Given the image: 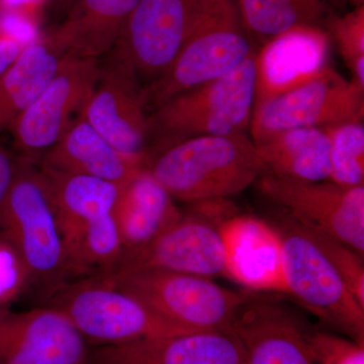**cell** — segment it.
<instances>
[{
    "mask_svg": "<svg viewBox=\"0 0 364 364\" xmlns=\"http://www.w3.org/2000/svg\"><path fill=\"white\" fill-rule=\"evenodd\" d=\"M215 200L193 203V212L182 214L147 245L124 256L117 269L154 268L214 279L225 277V248L221 233L227 215Z\"/></svg>",
    "mask_w": 364,
    "mask_h": 364,
    "instance_id": "ba28073f",
    "label": "cell"
},
{
    "mask_svg": "<svg viewBox=\"0 0 364 364\" xmlns=\"http://www.w3.org/2000/svg\"><path fill=\"white\" fill-rule=\"evenodd\" d=\"M90 347L53 306L0 308V364H90Z\"/></svg>",
    "mask_w": 364,
    "mask_h": 364,
    "instance_id": "5bb4252c",
    "label": "cell"
},
{
    "mask_svg": "<svg viewBox=\"0 0 364 364\" xmlns=\"http://www.w3.org/2000/svg\"><path fill=\"white\" fill-rule=\"evenodd\" d=\"M329 2L331 7H343L346 4V0H329Z\"/></svg>",
    "mask_w": 364,
    "mask_h": 364,
    "instance_id": "d590c367",
    "label": "cell"
},
{
    "mask_svg": "<svg viewBox=\"0 0 364 364\" xmlns=\"http://www.w3.org/2000/svg\"><path fill=\"white\" fill-rule=\"evenodd\" d=\"M225 277L254 291L287 294L282 239L275 227L251 215L223 222Z\"/></svg>",
    "mask_w": 364,
    "mask_h": 364,
    "instance_id": "e0dca14e",
    "label": "cell"
},
{
    "mask_svg": "<svg viewBox=\"0 0 364 364\" xmlns=\"http://www.w3.org/2000/svg\"><path fill=\"white\" fill-rule=\"evenodd\" d=\"M149 161V156L119 152L82 117L46 152L43 168L104 179L122 188Z\"/></svg>",
    "mask_w": 364,
    "mask_h": 364,
    "instance_id": "d6986e66",
    "label": "cell"
},
{
    "mask_svg": "<svg viewBox=\"0 0 364 364\" xmlns=\"http://www.w3.org/2000/svg\"><path fill=\"white\" fill-rule=\"evenodd\" d=\"M255 184L294 221L338 239L363 257L364 186L343 188L330 181H298L265 171Z\"/></svg>",
    "mask_w": 364,
    "mask_h": 364,
    "instance_id": "30bf717a",
    "label": "cell"
},
{
    "mask_svg": "<svg viewBox=\"0 0 364 364\" xmlns=\"http://www.w3.org/2000/svg\"><path fill=\"white\" fill-rule=\"evenodd\" d=\"M170 322L191 331H232L247 294L186 273L138 268L102 275Z\"/></svg>",
    "mask_w": 364,
    "mask_h": 364,
    "instance_id": "5b68a950",
    "label": "cell"
},
{
    "mask_svg": "<svg viewBox=\"0 0 364 364\" xmlns=\"http://www.w3.org/2000/svg\"><path fill=\"white\" fill-rule=\"evenodd\" d=\"M64 55L51 38L33 41L0 75V133L9 129L44 91Z\"/></svg>",
    "mask_w": 364,
    "mask_h": 364,
    "instance_id": "603a6c76",
    "label": "cell"
},
{
    "mask_svg": "<svg viewBox=\"0 0 364 364\" xmlns=\"http://www.w3.org/2000/svg\"><path fill=\"white\" fill-rule=\"evenodd\" d=\"M298 223V222H296ZM301 225L318 247L325 254L326 257L336 268L342 279L350 289L351 293L364 306V265L363 257L356 251L347 246L338 239L318 231L312 227Z\"/></svg>",
    "mask_w": 364,
    "mask_h": 364,
    "instance_id": "4316f807",
    "label": "cell"
},
{
    "mask_svg": "<svg viewBox=\"0 0 364 364\" xmlns=\"http://www.w3.org/2000/svg\"><path fill=\"white\" fill-rule=\"evenodd\" d=\"M275 229L282 239L287 294L323 322L364 343V306L336 268L289 215Z\"/></svg>",
    "mask_w": 364,
    "mask_h": 364,
    "instance_id": "52a82bcc",
    "label": "cell"
},
{
    "mask_svg": "<svg viewBox=\"0 0 364 364\" xmlns=\"http://www.w3.org/2000/svg\"><path fill=\"white\" fill-rule=\"evenodd\" d=\"M244 26L261 45L303 26H323L331 14L329 0H237Z\"/></svg>",
    "mask_w": 364,
    "mask_h": 364,
    "instance_id": "cb8c5ba5",
    "label": "cell"
},
{
    "mask_svg": "<svg viewBox=\"0 0 364 364\" xmlns=\"http://www.w3.org/2000/svg\"><path fill=\"white\" fill-rule=\"evenodd\" d=\"M0 234L18 253L28 287L51 298L69 277L65 247L49 181L42 169L18 161L0 214Z\"/></svg>",
    "mask_w": 364,
    "mask_h": 364,
    "instance_id": "7a4b0ae2",
    "label": "cell"
},
{
    "mask_svg": "<svg viewBox=\"0 0 364 364\" xmlns=\"http://www.w3.org/2000/svg\"><path fill=\"white\" fill-rule=\"evenodd\" d=\"M74 0H56L57 4L61 7H67V9H69V7L71 6V4H73Z\"/></svg>",
    "mask_w": 364,
    "mask_h": 364,
    "instance_id": "e575fe53",
    "label": "cell"
},
{
    "mask_svg": "<svg viewBox=\"0 0 364 364\" xmlns=\"http://www.w3.org/2000/svg\"><path fill=\"white\" fill-rule=\"evenodd\" d=\"M90 364H245L233 331H200L90 347Z\"/></svg>",
    "mask_w": 364,
    "mask_h": 364,
    "instance_id": "ac0fdd59",
    "label": "cell"
},
{
    "mask_svg": "<svg viewBox=\"0 0 364 364\" xmlns=\"http://www.w3.org/2000/svg\"><path fill=\"white\" fill-rule=\"evenodd\" d=\"M325 23L326 32L350 71L351 80L364 88V6L343 16L330 14Z\"/></svg>",
    "mask_w": 364,
    "mask_h": 364,
    "instance_id": "484cf974",
    "label": "cell"
},
{
    "mask_svg": "<svg viewBox=\"0 0 364 364\" xmlns=\"http://www.w3.org/2000/svg\"><path fill=\"white\" fill-rule=\"evenodd\" d=\"M33 25L21 11H0V39L28 45L33 42Z\"/></svg>",
    "mask_w": 364,
    "mask_h": 364,
    "instance_id": "f546056e",
    "label": "cell"
},
{
    "mask_svg": "<svg viewBox=\"0 0 364 364\" xmlns=\"http://www.w3.org/2000/svg\"><path fill=\"white\" fill-rule=\"evenodd\" d=\"M198 0H139L114 46L150 82L171 65L188 37Z\"/></svg>",
    "mask_w": 364,
    "mask_h": 364,
    "instance_id": "4fadbf2b",
    "label": "cell"
},
{
    "mask_svg": "<svg viewBox=\"0 0 364 364\" xmlns=\"http://www.w3.org/2000/svg\"><path fill=\"white\" fill-rule=\"evenodd\" d=\"M26 287L28 280L20 257L0 234V308L9 306Z\"/></svg>",
    "mask_w": 364,
    "mask_h": 364,
    "instance_id": "f1b7e54d",
    "label": "cell"
},
{
    "mask_svg": "<svg viewBox=\"0 0 364 364\" xmlns=\"http://www.w3.org/2000/svg\"><path fill=\"white\" fill-rule=\"evenodd\" d=\"M114 214L124 257L147 245L182 213L174 198L145 168L119 189Z\"/></svg>",
    "mask_w": 364,
    "mask_h": 364,
    "instance_id": "ffe728a7",
    "label": "cell"
},
{
    "mask_svg": "<svg viewBox=\"0 0 364 364\" xmlns=\"http://www.w3.org/2000/svg\"><path fill=\"white\" fill-rule=\"evenodd\" d=\"M139 0H74L51 35L64 53L97 58L114 49Z\"/></svg>",
    "mask_w": 364,
    "mask_h": 364,
    "instance_id": "44dd1931",
    "label": "cell"
},
{
    "mask_svg": "<svg viewBox=\"0 0 364 364\" xmlns=\"http://www.w3.org/2000/svg\"><path fill=\"white\" fill-rule=\"evenodd\" d=\"M315 364H364V343L327 332L308 333Z\"/></svg>",
    "mask_w": 364,
    "mask_h": 364,
    "instance_id": "83f0119b",
    "label": "cell"
},
{
    "mask_svg": "<svg viewBox=\"0 0 364 364\" xmlns=\"http://www.w3.org/2000/svg\"><path fill=\"white\" fill-rule=\"evenodd\" d=\"M237 0H198L188 37L166 71L144 87L148 112L223 77L255 52Z\"/></svg>",
    "mask_w": 364,
    "mask_h": 364,
    "instance_id": "3957f363",
    "label": "cell"
},
{
    "mask_svg": "<svg viewBox=\"0 0 364 364\" xmlns=\"http://www.w3.org/2000/svg\"><path fill=\"white\" fill-rule=\"evenodd\" d=\"M330 140L329 181L343 188L364 186L363 122L325 128Z\"/></svg>",
    "mask_w": 364,
    "mask_h": 364,
    "instance_id": "d4e9b609",
    "label": "cell"
},
{
    "mask_svg": "<svg viewBox=\"0 0 364 364\" xmlns=\"http://www.w3.org/2000/svg\"><path fill=\"white\" fill-rule=\"evenodd\" d=\"M51 299L50 306L70 321L90 347L196 332L158 315L102 275L66 284Z\"/></svg>",
    "mask_w": 364,
    "mask_h": 364,
    "instance_id": "8992f818",
    "label": "cell"
},
{
    "mask_svg": "<svg viewBox=\"0 0 364 364\" xmlns=\"http://www.w3.org/2000/svg\"><path fill=\"white\" fill-rule=\"evenodd\" d=\"M25 47L14 41L0 39V75L16 61Z\"/></svg>",
    "mask_w": 364,
    "mask_h": 364,
    "instance_id": "1f68e13d",
    "label": "cell"
},
{
    "mask_svg": "<svg viewBox=\"0 0 364 364\" xmlns=\"http://www.w3.org/2000/svg\"><path fill=\"white\" fill-rule=\"evenodd\" d=\"M148 169L174 200L189 203L240 195L264 172L248 133L181 141L151 156Z\"/></svg>",
    "mask_w": 364,
    "mask_h": 364,
    "instance_id": "6da1fadb",
    "label": "cell"
},
{
    "mask_svg": "<svg viewBox=\"0 0 364 364\" xmlns=\"http://www.w3.org/2000/svg\"><path fill=\"white\" fill-rule=\"evenodd\" d=\"M16 165L18 161L14 160L6 149L0 147V214H1L7 193L13 183Z\"/></svg>",
    "mask_w": 364,
    "mask_h": 364,
    "instance_id": "4dcf8cb0",
    "label": "cell"
},
{
    "mask_svg": "<svg viewBox=\"0 0 364 364\" xmlns=\"http://www.w3.org/2000/svg\"><path fill=\"white\" fill-rule=\"evenodd\" d=\"M100 62L66 53L44 91L14 119L9 130L26 154L47 152L79 119L95 90Z\"/></svg>",
    "mask_w": 364,
    "mask_h": 364,
    "instance_id": "9c48e42d",
    "label": "cell"
},
{
    "mask_svg": "<svg viewBox=\"0 0 364 364\" xmlns=\"http://www.w3.org/2000/svg\"><path fill=\"white\" fill-rule=\"evenodd\" d=\"M346 4H350L353 9H355V7L363 6L364 0H346Z\"/></svg>",
    "mask_w": 364,
    "mask_h": 364,
    "instance_id": "836d02e7",
    "label": "cell"
},
{
    "mask_svg": "<svg viewBox=\"0 0 364 364\" xmlns=\"http://www.w3.org/2000/svg\"><path fill=\"white\" fill-rule=\"evenodd\" d=\"M330 48L329 35L318 26H298L261 45L255 54L254 109L323 75L331 67Z\"/></svg>",
    "mask_w": 364,
    "mask_h": 364,
    "instance_id": "9a60e30c",
    "label": "cell"
},
{
    "mask_svg": "<svg viewBox=\"0 0 364 364\" xmlns=\"http://www.w3.org/2000/svg\"><path fill=\"white\" fill-rule=\"evenodd\" d=\"M254 144L267 173L298 181H329L330 140L325 129H287Z\"/></svg>",
    "mask_w": 364,
    "mask_h": 364,
    "instance_id": "7402d4cb",
    "label": "cell"
},
{
    "mask_svg": "<svg viewBox=\"0 0 364 364\" xmlns=\"http://www.w3.org/2000/svg\"><path fill=\"white\" fill-rule=\"evenodd\" d=\"M33 0H0V11H21Z\"/></svg>",
    "mask_w": 364,
    "mask_h": 364,
    "instance_id": "d6a6232c",
    "label": "cell"
},
{
    "mask_svg": "<svg viewBox=\"0 0 364 364\" xmlns=\"http://www.w3.org/2000/svg\"><path fill=\"white\" fill-rule=\"evenodd\" d=\"M255 54L233 71L179 93L149 114V140L158 152L205 136L249 133L255 102Z\"/></svg>",
    "mask_w": 364,
    "mask_h": 364,
    "instance_id": "277c9868",
    "label": "cell"
},
{
    "mask_svg": "<svg viewBox=\"0 0 364 364\" xmlns=\"http://www.w3.org/2000/svg\"><path fill=\"white\" fill-rule=\"evenodd\" d=\"M100 74L83 117L117 150L149 156V114L144 87L130 61L116 48Z\"/></svg>",
    "mask_w": 364,
    "mask_h": 364,
    "instance_id": "7c38bea8",
    "label": "cell"
},
{
    "mask_svg": "<svg viewBox=\"0 0 364 364\" xmlns=\"http://www.w3.org/2000/svg\"><path fill=\"white\" fill-rule=\"evenodd\" d=\"M364 88L330 67L320 77L254 109L249 135L256 143L277 132L363 122Z\"/></svg>",
    "mask_w": 364,
    "mask_h": 364,
    "instance_id": "8fae6325",
    "label": "cell"
},
{
    "mask_svg": "<svg viewBox=\"0 0 364 364\" xmlns=\"http://www.w3.org/2000/svg\"><path fill=\"white\" fill-rule=\"evenodd\" d=\"M232 331L240 340L245 364H315L304 326L267 296L247 294Z\"/></svg>",
    "mask_w": 364,
    "mask_h": 364,
    "instance_id": "2e32d148",
    "label": "cell"
}]
</instances>
